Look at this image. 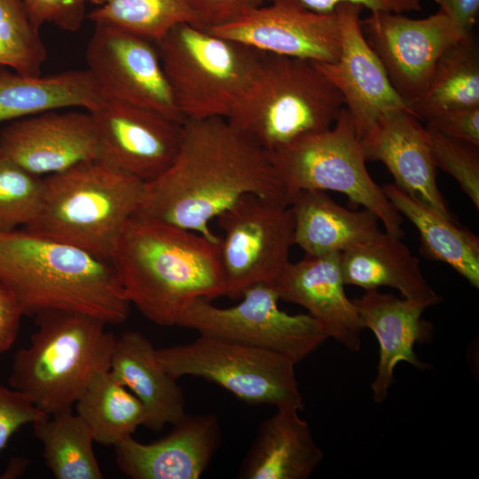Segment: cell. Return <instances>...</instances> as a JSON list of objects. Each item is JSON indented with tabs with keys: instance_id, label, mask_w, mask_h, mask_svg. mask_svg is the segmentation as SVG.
<instances>
[{
	"instance_id": "6da1fadb",
	"label": "cell",
	"mask_w": 479,
	"mask_h": 479,
	"mask_svg": "<svg viewBox=\"0 0 479 479\" xmlns=\"http://www.w3.org/2000/svg\"><path fill=\"white\" fill-rule=\"evenodd\" d=\"M246 194L290 205L264 149L225 118L185 120L174 162L145 183L137 213L218 241L209 222Z\"/></svg>"
},
{
	"instance_id": "7a4b0ae2",
	"label": "cell",
	"mask_w": 479,
	"mask_h": 479,
	"mask_svg": "<svg viewBox=\"0 0 479 479\" xmlns=\"http://www.w3.org/2000/svg\"><path fill=\"white\" fill-rule=\"evenodd\" d=\"M220 240L136 213L109 260L130 304L158 326H177L196 300L225 295Z\"/></svg>"
},
{
	"instance_id": "3957f363",
	"label": "cell",
	"mask_w": 479,
	"mask_h": 479,
	"mask_svg": "<svg viewBox=\"0 0 479 479\" xmlns=\"http://www.w3.org/2000/svg\"><path fill=\"white\" fill-rule=\"evenodd\" d=\"M0 279L23 316L50 310L122 324L130 303L108 259L25 229L0 233Z\"/></svg>"
},
{
	"instance_id": "277c9868",
	"label": "cell",
	"mask_w": 479,
	"mask_h": 479,
	"mask_svg": "<svg viewBox=\"0 0 479 479\" xmlns=\"http://www.w3.org/2000/svg\"><path fill=\"white\" fill-rule=\"evenodd\" d=\"M35 317L29 344L14 354L10 387L49 416L72 411L93 375L110 369L117 338L85 313L50 310Z\"/></svg>"
},
{
	"instance_id": "5b68a950",
	"label": "cell",
	"mask_w": 479,
	"mask_h": 479,
	"mask_svg": "<svg viewBox=\"0 0 479 479\" xmlns=\"http://www.w3.org/2000/svg\"><path fill=\"white\" fill-rule=\"evenodd\" d=\"M144 185L101 160L80 163L43 177L38 211L23 229L109 260Z\"/></svg>"
},
{
	"instance_id": "8992f818",
	"label": "cell",
	"mask_w": 479,
	"mask_h": 479,
	"mask_svg": "<svg viewBox=\"0 0 479 479\" xmlns=\"http://www.w3.org/2000/svg\"><path fill=\"white\" fill-rule=\"evenodd\" d=\"M344 100L313 62L262 52L254 77L225 118L266 152L326 130Z\"/></svg>"
},
{
	"instance_id": "52a82bcc",
	"label": "cell",
	"mask_w": 479,
	"mask_h": 479,
	"mask_svg": "<svg viewBox=\"0 0 479 479\" xmlns=\"http://www.w3.org/2000/svg\"><path fill=\"white\" fill-rule=\"evenodd\" d=\"M184 120L227 118L248 88L261 51L180 23L155 43Z\"/></svg>"
},
{
	"instance_id": "ba28073f",
	"label": "cell",
	"mask_w": 479,
	"mask_h": 479,
	"mask_svg": "<svg viewBox=\"0 0 479 479\" xmlns=\"http://www.w3.org/2000/svg\"><path fill=\"white\" fill-rule=\"evenodd\" d=\"M267 153L287 190L290 203L302 190L342 192L354 205L374 213L385 232L399 239L404 236L403 216L371 177L345 107L334 127Z\"/></svg>"
},
{
	"instance_id": "9c48e42d",
	"label": "cell",
	"mask_w": 479,
	"mask_h": 479,
	"mask_svg": "<svg viewBox=\"0 0 479 479\" xmlns=\"http://www.w3.org/2000/svg\"><path fill=\"white\" fill-rule=\"evenodd\" d=\"M156 352L176 379L189 375L208 380L248 404L304 408L296 364L279 353L200 334L189 343Z\"/></svg>"
},
{
	"instance_id": "30bf717a",
	"label": "cell",
	"mask_w": 479,
	"mask_h": 479,
	"mask_svg": "<svg viewBox=\"0 0 479 479\" xmlns=\"http://www.w3.org/2000/svg\"><path fill=\"white\" fill-rule=\"evenodd\" d=\"M240 298V303L229 308L198 299L180 316L177 326L274 351L295 364L328 339L320 322L309 313L291 315L281 310L271 285L252 286Z\"/></svg>"
},
{
	"instance_id": "8fae6325",
	"label": "cell",
	"mask_w": 479,
	"mask_h": 479,
	"mask_svg": "<svg viewBox=\"0 0 479 479\" xmlns=\"http://www.w3.org/2000/svg\"><path fill=\"white\" fill-rule=\"evenodd\" d=\"M225 295L240 298L259 283L272 285L290 262L294 216L289 206L246 194L217 217Z\"/></svg>"
},
{
	"instance_id": "7c38bea8",
	"label": "cell",
	"mask_w": 479,
	"mask_h": 479,
	"mask_svg": "<svg viewBox=\"0 0 479 479\" xmlns=\"http://www.w3.org/2000/svg\"><path fill=\"white\" fill-rule=\"evenodd\" d=\"M86 62L106 98L154 111L179 124L185 122L154 42L112 25L95 23Z\"/></svg>"
},
{
	"instance_id": "4fadbf2b",
	"label": "cell",
	"mask_w": 479,
	"mask_h": 479,
	"mask_svg": "<svg viewBox=\"0 0 479 479\" xmlns=\"http://www.w3.org/2000/svg\"><path fill=\"white\" fill-rule=\"evenodd\" d=\"M360 23L390 84L408 107L426 90L442 53L466 36L440 11L424 19L375 11Z\"/></svg>"
},
{
	"instance_id": "5bb4252c",
	"label": "cell",
	"mask_w": 479,
	"mask_h": 479,
	"mask_svg": "<svg viewBox=\"0 0 479 479\" xmlns=\"http://www.w3.org/2000/svg\"><path fill=\"white\" fill-rule=\"evenodd\" d=\"M265 1L269 4L207 30L262 52L319 63L338 59L341 31L335 12H318L299 0Z\"/></svg>"
},
{
	"instance_id": "9a60e30c",
	"label": "cell",
	"mask_w": 479,
	"mask_h": 479,
	"mask_svg": "<svg viewBox=\"0 0 479 479\" xmlns=\"http://www.w3.org/2000/svg\"><path fill=\"white\" fill-rule=\"evenodd\" d=\"M96 129L98 159L144 183L174 162L181 124L137 106L105 98L90 112Z\"/></svg>"
},
{
	"instance_id": "2e32d148",
	"label": "cell",
	"mask_w": 479,
	"mask_h": 479,
	"mask_svg": "<svg viewBox=\"0 0 479 479\" xmlns=\"http://www.w3.org/2000/svg\"><path fill=\"white\" fill-rule=\"evenodd\" d=\"M362 8L351 2L341 3L334 8L341 31L339 58L332 63L313 62L342 94L358 139L383 114L410 110L390 84L363 35Z\"/></svg>"
},
{
	"instance_id": "e0dca14e",
	"label": "cell",
	"mask_w": 479,
	"mask_h": 479,
	"mask_svg": "<svg viewBox=\"0 0 479 479\" xmlns=\"http://www.w3.org/2000/svg\"><path fill=\"white\" fill-rule=\"evenodd\" d=\"M0 147L41 177L98 159L96 129L88 111L51 110L12 121L0 131Z\"/></svg>"
},
{
	"instance_id": "ac0fdd59",
	"label": "cell",
	"mask_w": 479,
	"mask_h": 479,
	"mask_svg": "<svg viewBox=\"0 0 479 479\" xmlns=\"http://www.w3.org/2000/svg\"><path fill=\"white\" fill-rule=\"evenodd\" d=\"M359 142L365 161L382 162L398 187L452 219L436 184L428 131L411 110L383 114Z\"/></svg>"
},
{
	"instance_id": "d6986e66",
	"label": "cell",
	"mask_w": 479,
	"mask_h": 479,
	"mask_svg": "<svg viewBox=\"0 0 479 479\" xmlns=\"http://www.w3.org/2000/svg\"><path fill=\"white\" fill-rule=\"evenodd\" d=\"M279 300L305 308L328 338L353 352L362 344V319L344 290L341 253L289 262L271 285Z\"/></svg>"
},
{
	"instance_id": "ffe728a7",
	"label": "cell",
	"mask_w": 479,
	"mask_h": 479,
	"mask_svg": "<svg viewBox=\"0 0 479 479\" xmlns=\"http://www.w3.org/2000/svg\"><path fill=\"white\" fill-rule=\"evenodd\" d=\"M166 436L143 444L132 436L114 445L120 470L132 479H198L220 440L213 414H186Z\"/></svg>"
},
{
	"instance_id": "44dd1931",
	"label": "cell",
	"mask_w": 479,
	"mask_h": 479,
	"mask_svg": "<svg viewBox=\"0 0 479 479\" xmlns=\"http://www.w3.org/2000/svg\"><path fill=\"white\" fill-rule=\"evenodd\" d=\"M353 302L365 328H369L379 342V362L371 389L373 401L381 404L388 397L398 363L406 362L418 370L428 368L417 357L414 345L432 340L433 326L424 320L422 315L435 303L426 300L400 299L378 289L365 290L363 296Z\"/></svg>"
},
{
	"instance_id": "7402d4cb",
	"label": "cell",
	"mask_w": 479,
	"mask_h": 479,
	"mask_svg": "<svg viewBox=\"0 0 479 479\" xmlns=\"http://www.w3.org/2000/svg\"><path fill=\"white\" fill-rule=\"evenodd\" d=\"M110 373L142 403L145 427L161 431L185 415L181 387L161 365L156 349L140 332L127 331L116 339Z\"/></svg>"
},
{
	"instance_id": "603a6c76",
	"label": "cell",
	"mask_w": 479,
	"mask_h": 479,
	"mask_svg": "<svg viewBox=\"0 0 479 479\" xmlns=\"http://www.w3.org/2000/svg\"><path fill=\"white\" fill-rule=\"evenodd\" d=\"M323 457L310 425L299 416V411L279 408L260 425L239 478L307 479Z\"/></svg>"
},
{
	"instance_id": "cb8c5ba5",
	"label": "cell",
	"mask_w": 479,
	"mask_h": 479,
	"mask_svg": "<svg viewBox=\"0 0 479 479\" xmlns=\"http://www.w3.org/2000/svg\"><path fill=\"white\" fill-rule=\"evenodd\" d=\"M289 207L294 216V242L309 256L343 253L381 232L374 213L365 208L349 210L325 191H299Z\"/></svg>"
},
{
	"instance_id": "d4e9b609",
	"label": "cell",
	"mask_w": 479,
	"mask_h": 479,
	"mask_svg": "<svg viewBox=\"0 0 479 479\" xmlns=\"http://www.w3.org/2000/svg\"><path fill=\"white\" fill-rule=\"evenodd\" d=\"M105 98L88 69L25 75L0 66V122L67 108L91 112Z\"/></svg>"
},
{
	"instance_id": "484cf974",
	"label": "cell",
	"mask_w": 479,
	"mask_h": 479,
	"mask_svg": "<svg viewBox=\"0 0 479 479\" xmlns=\"http://www.w3.org/2000/svg\"><path fill=\"white\" fill-rule=\"evenodd\" d=\"M345 285L365 290L389 287L403 298L426 300L435 304L440 297L424 278L419 259L401 239L379 232L363 244L341 253Z\"/></svg>"
},
{
	"instance_id": "4316f807",
	"label": "cell",
	"mask_w": 479,
	"mask_h": 479,
	"mask_svg": "<svg viewBox=\"0 0 479 479\" xmlns=\"http://www.w3.org/2000/svg\"><path fill=\"white\" fill-rule=\"evenodd\" d=\"M382 190L393 207L417 228L423 255L448 264L478 288L479 238L395 183Z\"/></svg>"
},
{
	"instance_id": "83f0119b",
	"label": "cell",
	"mask_w": 479,
	"mask_h": 479,
	"mask_svg": "<svg viewBox=\"0 0 479 479\" xmlns=\"http://www.w3.org/2000/svg\"><path fill=\"white\" fill-rule=\"evenodd\" d=\"M94 442L114 446L145 426L146 414L139 399L109 370L97 372L75 404Z\"/></svg>"
},
{
	"instance_id": "f1b7e54d",
	"label": "cell",
	"mask_w": 479,
	"mask_h": 479,
	"mask_svg": "<svg viewBox=\"0 0 479 479\" xmlns=\"http://www.w3.org/2000/svg\"><path fill=\"white\" fill-rule=\"evenodd\" d=\"M475 106H479V48L470 34L442 53L426 90L409 108L426 122L445 109Z\"/></svg>"
},
{
	"instance_id": "f546056e",
	"label": "cell",
	"mask_w": 479,
	"mask_h": 479,
	"mask_svg": "<svg viewBox=\"0 0 479 479\" xmlns=\"http://www.w3.org/2000/svg\"><path fill=\"white\" fill-rule=\"evenodd\" d=\"M43 445L44 463L56 479H102L93 451L94 438L72 411L48 416L33 424Z\"/></svg>"
},
{
	"instance_id": "4dcf8cb0",
	"label": "cell",
	"mask_w": 479,
	"mask_h": 479,
	"mask_svg": "<svg viewBox=\"0 0 479 479\" xmlns=\"http://www.w3.org/2000/svg\"><path fill=\"white\" fill-rule=\"evenodd\" d=\"M89 18L154 43L180 23L198 25L187 0H98Z\"/></svg>"
},
{
	"instance_id": "1f68e13d",
	"label": "cell",
	"mask_w": 479,
	"mask_h": 479,
	"mask_svg": "<svg viewBox=\"0 0 479 479\" xmlns=\"http://www.w3.org/2000/svg\"><path fill=\"white\" fill-rule=\"evenodd\" d=\"M47 51L23 0H0V66L25 75H42Z\"/></svg>"
},
{
	"instance_id": "d6a6232c",
	"label": "cell",
	"mask_w": 479,
	"mask_h": 479,
	"mask_svg": "<svg viewBox=\"0 0 479 479\" xmlns=\"http://www.w3.org/2000/svg\"><path fill=\"white\" fill-rule=\"evenodd\" d=\"M43 192V177L35 176L0 147V233L24 228L35 218Z\"/></svg>"
},
{
	"instance_id": "836d02e7",
	"label": "cell",
	"mask_w": 479,
	"mask_h": 479,
	"mask_svg": "<svg viewBox=\"0 0 479 479\" xmlns=\"http://www.w3.org/2000/svg\"><path fill=\"white\" fill-rule=\"evenodd\" d=\"M436 168L451 175L479 208V146L427 127Z\"/></svg>"
},
{
	"instance_id": "e575fe53",
	"label": "cell",
	"mask_w": 479,
	"mask_h": 479,
	"mask_svg": "<svg viewBox=\"0 0 479 479\" xmlns=\"http://www.w3.org/2000/svg\"><path fill=\"white\" fill-rule=\"evenodd\" d=\"M89 2L97 4L98 0H23L36 27L46 22L69 32L81 27Z\"/></svg>"
},
{
	"instance_id": "d590c367",
	"label": "cell",
	"mask_w": 479,
	"mask_h": 479,
	"mask_svg": "<svg viewBox=\"0 0 479 479\" xmlns=\"http://www.w3.org/2000/svg\"><path fill=\"white\" fill-rule=\"evenodd\" d=\"M48 416L23 394L0 382V452L18 429Z\"/></svg>"
},
{
	"instance_id": "8d00e7d4",
	"label": "cell",
	"mask_w": 479,
	"mask_h": 479,
	"mask_svg": "<svg viewBox=\"0 0 479 479\" xmlns=\"http://www.w3.org/2000/svg\"><path fill=\"white\" fill-rule=\"evenodd\" d=\"M426 122L444 135L479 146V106L445 109Z\"/></svg>"
},
{
	"instance_id": "74e56055",
	"label": "cell",
	"mask_w": 479,
	"mask_h": 479,
	"mask_svg": "<svg viewBox=\"0 0 479 479\" xmlns=\"http://www.w3.org/2000/svg\"><path fill=\"white\" fill-rule=\"evenodd\" d=\"M199 27L205 29L230 23L249 9L255 0H187Z\"/></svg>"
},
{
	"instance_id": "f35d334b",
	"label": "cell",
	"mask_w": 479,
	"mask_h": 479,
	"mask_svg": "<svg viewBox=\"0 0 479 479\" xmlns=\"http://www.w3.org/2000/svg\"><path fill=\"white\" fill-rule=\"evenodd\" d=\"M22 316L15 295L0 279V354L9 350L14 344Z\"/></svg>"
},
{
	"instance_id": "ab89813d",
	"label": "cell",
	"mask_w": 479,
	"mask_h": 479,
	"mask_svg": "<svg viewBox=\"0 0 479 479\" xmlns=\"http://www.w3.org/2000/svg\"><path fill=\"white\" fill-rule=\"evenodd\" d=\"M265 0H255L257 6ZM307 8L318 12L329 13L341 3L351 2L368 8L371 12L381 11L395 13L418 12L421 10L420 2L414 0H299Z\"/></svg>"
},
{
	"instance_id": "60d3db41",
	"label": "cell",
	"mask_w": 479,
	"mask_h": 479,
	"mask_svg": "<svg viewBox=\"0 0 479 479\" xmlns=\"http://www.w3.org/2000/svg\"><path fill=\"white\" fill-rule=\"evenodd\" d=\"M439 10L461 34L470 35L479 12V0H435Z\"/></svg>"
},
{
	"instance_id": "b9f144b4",
	"label": "cell",
	"mask_w": 479,
	"mask_h": 479,
	"mask_svg": "<svg viewBox=\"0 0 479 479\" xmlns=\"http://www.w3.org/2000/svg\"><path fill=\"white\" fill-rule=\"evenodd\" d=\"M30 460L24 457L12 458L1 475L2 479H14L20 477L27 469Z\"/></svg>"
},
{
	"instance_id": "7bdbcfd3",
	"label": "cell",
	"mask_w": 479,
	"mask_h": 479,
	"mask_svg": "<svg viewBox=\"0 0 479 479\" xmlns=\"http://www.w3.org/2000/svg\"><path fill=\"white\" fill-rule=\"evenodd\" d=\"M414 1H417V2H420V0H414Z\"/></svg>"
}]
</instances>
